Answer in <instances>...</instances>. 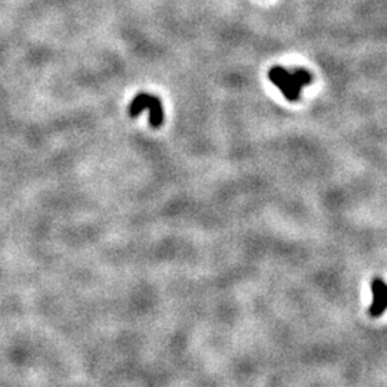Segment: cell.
<instances>
[{"label": "cell", "mask_w": 387, "mask_h": 387, "mask_svg": "<svg viewBox=\"0 0 387 387\" xmlns=\"http://www.w3.org/2000/svg\"><path fill=\"white\" fill-rule=\"evenodd\" d=\"M268 79L282 91L287 100L296 102L300 99L303 88L311 83L313 76L307 69L289 71L283 67H274L268 72Z\"/></svg>", "instance_id": "cell-1"}, {"label": "cell", "mask_w": 387, "mask_h": 387, "mask_svg": "<svg viewBox=\"0 0 387 387\" xmlns=\"http://www.w3.org/2000/svg\"><path fill=\"white\" fill-rule=\"evenodd\" d=\"M144 110H149V124L154 128H159L163 121H165V114H163V106L159 100V98L146 93V92H141L138 93L132 102L129 103L128 108V114L135 118L138 117Z\"/></svg>", "instance_id": "cell-2"}, {"label": "cell", "mask_w": 387, "mask_h": 387, "mask_svg": "<svg viewBox=\"0 0 387 387\" xmlns=\"http://www.w3.org/2000/svg\"><path fill=\"white\" fill-rule=\"evenodd\" d=\"M373 301L369 307V314L371 317H380L387 310V284L381 279H374L371 282Z\"/></svg>", "instance_id": "cell-3"}]
</instances>
